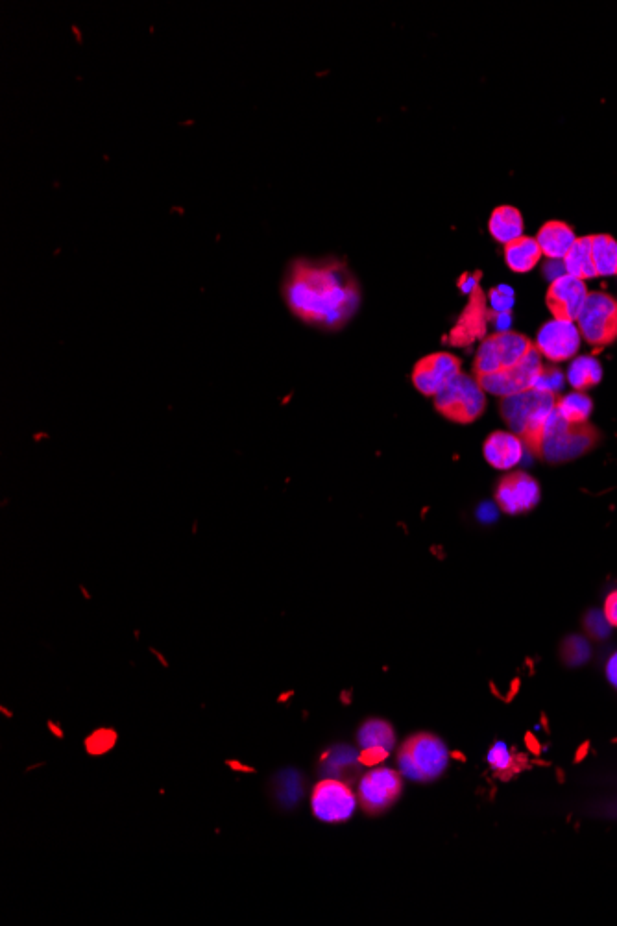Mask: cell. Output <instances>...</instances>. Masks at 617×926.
I'll use <instances>...</instances> for the list:
<instances>
[{"label": "cell", "instance_id": "cell-28", "mask_svg": "<svg viewBox=\"0 0 617 926\" xmlns=\"http://www.w3.org/2000/svg\"><path fill=\"white\" fill-rule=\"evenodd\" d=\"M562 385H564V374L555 366H544L542 374L538 376L536 383H534V389L558 394L562 390Z\"/></svg>", "mask_w": 617, "mask_h": 926}, {"label": "cell", "instance_id": "cell-32", "mask_svg": "<svg viewBox=\"0 0 617 926\" xmlns=\"http://www.w3.org/2000/svg\"><path fill=\"white\" fill-rule=\"evenodd\" d=\"M606 677L617 690V653H614L612 658L608 660V664H606Z\"/></svg>", "mask_w": 617, "mask_h": 926}, {"label": "cell", "instance_id": "cell-3", "mask_svg": "<svg viewBox=\"0 0 617 926\" xmlns=\"http://www.w3.org/2000/svg\"><path fill=\"white\" fill-rule=\"evenodd\" d=\"M448 764V747L431 732H418L407 738L398 751L401 775L414 782L440 779L448 769Z\"/></svg>", "mask_w": 617, "mask_h": 926}, {"label": "cell", "instance_id": "cell-29", "mask_svg": "<svg viewBox=\"0 0 617 926\" xmlns=\"http://www.w3.org/2000/svg\"><path fill=\"white\" fill-rule=\"evenodd\" d=\"M488 298H490V304L494 307V313H497V315L510 313V309H512V305H514V293L510 291L507 285L494 287V289L488 293Z\"/></svg>", "mask_w": 617, "mask_h": 926}, {"label": "cell", "instance_id": "cell-14", "mask_svg": "<svg viewBox=\"0 0 617 926\" xmlns=\"http://www.w3.org/2000/svg\"><path fill=\"white\" fill-rule=\"evenodd\" d=\"M540 485L534 477L525 472H510L496 487V501L499 509L507 514H523L533 511L540 501Z\"/></svg>", "mask_w": 617, "mask_h": 926}, {"label": "cell", "instance_id": "cell-22", "mask_svg": "<svg viewBox=\"0 0 617 926\" xmlns=\"http://www.w3.org/2000/svg\"><path fill=\"white\" fill-rule=\"evenodd\" d=\"M564 267H566V274L577 280L586 281L597 278L592 257V237H577L568 256L564 257Z\"/></svg>", "mask_w": 617, "mask_h": 926}, {"label": "cell", "instance_id": "cell-25", "mask_svg": "<svg viewBox=\"0 0 617 926\" xmlns=\"http://www.w3.org/2000/svg\"><path fill=\"white\" fill-rule=\"evenodd\" d=\"M592 237L593 265L597 276L617 274V241L612 235L597 233Z\"/></svg>", "mask_w": 617, "mask_h": 926}, {"label": "cell", "instance_id": "cell-5", "mask_svg": "<svg viewBox=\"0 0 617 926\" xmlns=\"http://www.w3.org/2000/svg\"><path fill=\"white\" fill-rule=\"evenodd\" d=\"M435 409L455 424H473L486 411V392L473 374L460 372L436 394Z\"/></svg>", "mask_w": 617, "mask_h": 926}, {"label": "cell", "instance_id": "cell-2", "mask_svg": "<svg viewBox=\"0 0 617 926\" xmlns=\"http://www.w3.org/2000/svg\"><path fill=\"white\" fill-rule=\"evenodd\" d=\"M557 394L545 390L527 389L509 398H501L499 413L514 435H518L525 450L540 457L545 429L557 409Z\"/></svg>", "mask_w": 617, "mask_h": 926}, {"label": "cell", "instance_id": "cell-12", "mask_svg": "<svg viewBox=\"0 0 617 926\" xmlns=\"http://www.w3.org/2000/svg\"><path fill=\"white\" fill-rule=\"evenodd\" d=\"M581 331L571 320L553 318L545 322L536 337V350L551 363H564L579 354Z\"/></svg>", "mask_w": 617, "mask_h": 926}, {"label": "cell", "instance_id": "cell-15", "mask_svg": "<svg viewBox=\"0 0 617 926\" xmlns=\"http://www.w3.org/2000/svg\"><path fill=\"white\" fill-rule=\"evenodd\" d=\"M588 300V287L582 280H577L569 274L560 276L555 281H551L545 302L553 317L558 320H571L577 322L581 317L584 304Z\"/></svg>", "mask_w": 617, "mask_h": 926}, {"label": "cell", "instance_id": "cell-4", "mask_svg": "<svg viewBox=\"0 0 617 926\" xmlns=\"http://www.w3.org/2000/svg\"><path fill=\"white\" fill-rule=\"evenodd\" d=\"M599 439L601 433L590 422L568 424L557 415L555 409V415L551 416L549 426L545 429L540 459L549 463H566L595 448Z\"/></svg>", "mask_w": 617, "mask_h": 926}, {"label": "cell", "instance_id": "cell-6", "mask_svg": "<svg viewBox=\"0 0 617 926\" xmlns=\"http://www.w3.org/2000/svg\"><path fill=\"white\" fill-rule=\"evenodd\" d=\"M534 348V342L518 331H496L486 335L473 357L472 374L484 378L518 365Z\"/></svg>", "mask_w": 617, "mask_h": 926}, {"label": "cell", "instance_id": "cell-17", "mask_svg": "<svg viewBox=\"0 0 617 926\" xmlns=\"http://www.w3.org/2000/svg\"><path fill=\"white\" fill-rule=\"evenodd\" d=\"M363 762H361V753H357L353 747L348 745H337L331 751H327L322 758V771L327 775V779H337L353 784L363 773Z\"/></svg>", "mask_w": 617, "mask_h": 926}, {"label": "cell", "instance_id": "cell-8", "mask_svg": "<svg viewBox=\"0 0 617 926\" xmlns=\"http://www.w3.org/2000/svg\"><path fill=\"white\" fill-rule=\"evenodd\" d=\"M403 792L401 773L394 769L376 768L364 773L359 780L357 799L366 814L379 816L385 814L388 808L396 805Z\"/></svg>", "mask_w": 617, "mask_h": 926}, {"label": "cell", "instance_id": "cell-31", "mask_svg": "<svg viewBox=\"0 0 617 926\" xmlns=\"http://www.w3.org/2000/svg\"><path fill=\"white\" fill-rule=\"evenodd\" d=\"M605 616L612 627H617V590L606 598Z\"/></svg>", "mask_w": 617, "mask_h": 926}, {"label": "cell", "instance_id": "cell-19", "mask_svg": "<svg viewBox=\"0 0 617 926\" xmlns=\"http://www.w3.org/2000/svg\"><path fill=\"white\" fill-rule=\"evenodd\" d=\"M503 256H505L507 267H509L512 272H516V274H527V272H531V270L540 263V259L544 257V254H542V248H540V244L536 241V237H527V235H523L520 239L505 244Z\"/></svg>", "mask_w": 617, "mask_h": 926}, {"label": "cell", "instance_id": "cell-1", "mask_svg": "<svg viewBox=\"0 0 617 926\" xmlns=\"http://www.w3.org/2000/svg\"><path fill=\"white\" fill-rule=\"evenodd\" d=\"M294 317L322 331L346 328L361 307V285L337 257L294 259L281 285Z\"/></svg>", "mask_w": 617, "mask_h": 926}, {"label": "cell", "instance_id": "cell-21", "mask_svg": "<svg viewBox=\"0 0 617 926\" xmlns=\"http://www.w3.org/2000/svg\"><path fill=\"white\" fill-rule=\"evenodd\" d=\"M357 742L361 745V751H383L390 755L396 747V734L387 721L368 719L359 729Z\"/></svg>", "mask_w": 617, "mask_h": 926}, {"label": "cell", "instance_id": "cell-30", "mask_svg": "<svg viewBox=\"0 0 617 926\" xmlns=\"http://www.w3.org/2000/svg\"><path fill=\"white\" fill-rule=\"evenodd\" d=\"M584 625H586V631L595 636V638H606L610 634V622L606 620L605 612H597L593 610L586 620H584Z\"/></svg>", "mask_w": 617, "mask_h": 926}, {"label": "cell", "instance_id": "cell-9", "mask_svg": "<svg viewBox=\"0 0 617 926\" xmlns=\"http://www.w3.org/2000/svg\"><path fill=\"white\" fill-rule=\"evenodd\" d=\"M542 370H544V361L534 346L533 350L525 355L518 365L479 378V383L484 392H490L499 398H509L523 390L533 389Z\"/></svg>", "mask_w": 617, "mask_h": 926}, {"label": "cell", "instance_id": "cell-7", "mask_svg": "<svg viewBox=\"0 0 617 926\" xmlns=\"http://www.w3.org/2000/svg\"><path fill=\"white\" fill-rule=\"evenodd\" d=\"M577 328L584 341L595 350L606 348L617 341V300L610 294L593 291L588 293Z\"/></svg>", "mask_w": 617, "mask_h": 926}, {"label": "cell", "instance_id": "cell-27", "mask_svg": "<svg viewBox=\"0 0 617 926\" xmlns=\"http://www.w3.org/2000/svg\"><path fill=\"white\" fill-rule=\"evenodd\" d=\"M590 653H592L590 644L581 636L568 638L564 642V646H562V657L568 662L569 666H581L590 658Z\"/></svg>", "mask_w": 617, "mask_h": 926}, {"label": "cell", "instance_id": "cell-11", "mask_svg": "<svg viewBox=\"0 0 617 926\" xmlns=\"http://www.w3.org/2000/svg\"><path fill=\"white\" fill-rule=\"evenodd\" d=\"M357 801L359 799L351 790L350 784L337 779H324L318 782L311 795L313 812L324 823L348 821L355 812Z\"/></svg>", "mask_w": 617, "mask_h": 926}, {"label": "cell", "instance_id": "cell-13", "mask_svg": "<svg viewBox=\"0 0 617 926\" xmlns=\"http://www.w3.org/2000/svg\"><path fill=\"white\" fill-rule=\"evenodd\" d=\"M462 361L449 352H435L422 357L412 368V385L424 396L435 398L451 379L459 376Z\"/></svg>", "mask_w": 617, "mask_h": 926}, {"label": "cell", "instance_id": "cell-16", "mask_svg": "<svg viewBox=\"0 0 617 926\" xmlns=\"http://www.w3.org/2000/svg\"><path fill=\"white\" fill-rule=\"evenodd\" d=\"M525 453L523 440L512 431H494L484 440L483 455L486 463L496 470H512L518 466Z\"/></svg>", "mask_w": 617, "mask_h": 926}, {"label": "cell", "instance_id": "cell-26", "mask_svg": "<svg viewBox=\"0 0 617 926\" xmlns=\"http://www.w3.org/2000/svg\"><path fill=\"white\" fill-rule=\"evenodd\" d=\"M488 764H490L497 775H501V777H509V775L518 771L516 758L510 753L509 747L505 744H496L490 749V753H488Z\"/></svg>", "mask_w": 617, "mask_h": 926}, {"label": "cell", "instance_id": "cell-24", "mask_svg": "<svg viewBox=\"0 0 617 926\" xmlns=\"http://www.w3.org/2000/svg\"><path fill=\"white\" fill-rule=\"evenodd\" d=\"M592 409V398L581 390L569 392L557 400V415L568 424H588Z\"/></svg>", "mask_w": 617, "mask_h": 926}, {"label": "cell", "instance_id": "cell-18", "mask_svg": "<svg viewBox=\"0 0 617 926\" xmlns=\"http://www.w3.org/2000/svg\"><path fill=\"white\" fill-rule=\"evenodd\" d=\"M536 241L542 248V254L549 261H564V257L568 256L571 246L577 241V235L566 222L549 220L540 228V232L536 235Z\"/></svg>", "mask_w": 617, "mask_h": 926}, {"label": "cell", "instance_id": "cell-20", "mask_svg": "<svg viewBox=\"0 0 617 926\" xmlns=\"http://www.w3.org/2000/svg\"><path fill=\"white\" fill-rule=\"evenodd\" d=\"M525 222L521 217L520 209L514 206H499L492 211L488 220V232L497 243L509 244L523 237Z\"/></svg>", "mask_w": 617, "mask_h": 926}, {"label": "cell", "instance_id": "cell-23", "mask_svg": "<svg viewBox=\"0 0 617 926\" xmlns=\"http://www.w3.org/2000/svg\"><path fill=\"white\" fill-rule=\"evenodd\" d=\"M603 379V366L593 355L575 357L568 368L569 385L575 390L592 389Z\"/></svg>", "mask_w": 617, "mask_h": 926}, {"label": "cell", "instance_id": "cell-10", "mask_svg": "<svg viewBox=\"0 0 617 926\" xmlns=\"http://www.w3.org/2000/svg\"><path fill=\"white\" fill-rule=\"evenodd\" d=\"M479 280H481V272L475 274V280H473L472 287L468 291L470 302L464 307L457 326L453 328L451 335H449V342L453 346L464 348V346L473 344L479 339L483 341L484 337H486L488 322L497 317V313L488 309V300H486V294L483 293V289L479 285Z\"/></svg>", "mask_w": 617, "mask_h": 926}]
</instances>
